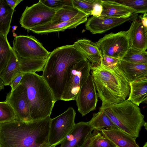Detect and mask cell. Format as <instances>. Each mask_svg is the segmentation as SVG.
<instances>
[{"mask_svg": "<svg viewBox=\"0 0 147 147\" xmlns=\"http://www.w3.org/2000/svg\"><path fill=\"white\" fill-rule=\"evenodd\" d=\"M90 70L98 96L102 102L101 107L126 100L130 92L129 83L117 65L109 68L101 63L91 67Z\"/></svg>", "mask_w": 147, "mask_h": 147, "instance_id": "cell-3", "label": "cell"}, {"mask_svg": "<svg viewBox=\"0 0 147 147\" xmlns=\"http://www.w3.org/2000/svg\"><path fill=\"white\" fill-rule=\"evenodd\" d=\"M88 137L82 147H117L100 131L94 129Z\"/></svg>", "mask_w": 147, "mask_h": 147, "instance_id": "cell-24", "label": "cell"}, {"mask_svg": "<svg viewBox=\"0 0 147 147\" xmlns=\"http://www.w3.org/2000/svg\"><path fill=\"white\" fill-rule=\"evenodd\" d=\"M121 59L106 55H102L101 63L107 67L112 68L117 65Z\"/></svg>", "mask_w": 147, "mask_h": 147, "instance_id": "cell-33", "label": "cell"}, {"mask_svg": "<svg viewBox=\"0 0 147 147\" xmlns=\"http://www.w3.org/2000/svg\"><path fill=\"white\" fill-rule=\"evenodd\" d=\"M51 118L0 123V147H45L49 144Z\"/></svg>", "mask_w": 147, "mask_h": 147, "instance_id": "cell-1", "label": "cell"}, {"mask_svg": "<svg viewBox=\"0 0 147 147\" xmlns=\"http://www.w3.org/2000/svg\"><path fill=\"white\" fill-rule=\"evenodd\" d=\"M130 47L138 50L146 51L147 49V28L141 22L133 20L127 31Z\"/></svg>", "mask_w": 147, "mask_h": 147, "instance_id": "cell-17", "label": "cell"}, {"mask_svg": "<svg viewBox=\"0 0 147 147\" xmlns=\"http://www.w3.org/2000/svg\"><path fill=\"white\" fill-rule=\"evenodd\" d=\"M15 10L11 8L5 0H0V34L7 36Z\"/></svg>", "mask_w": 147, "mask_h": 147, "instance_id": "cell-23", "label": "cell"}, {"mask_svg": "<svg viewBox=\"0 0 147 147\" xmlns=\"http://www.w3.org/2000/svg\"><path fill=\"white\" fill-rule=\"evenodd\" d=\"M103 109L113 123L120 130L136 138L145 122L140 109L130 101L106 105Z\"/></svg>", "mask_w": 147, "mask_h": 147, "instance_id": "cell-5", "label": "cell"}, {"mask_svg": "<svg viewBox=\"0 0 147 147\" xmlns=\"http://www.w3.org/2000/svg\"><path fill=\"white\" fill-rule=\"evenodd\" d=\"M48 7L56 11L61 9L64 5L73 6L72 0H40Z\"/></svg>", "mask_w": 147, "mask_h": 147, "instance_id": "cell-32", "label": "cell"}, {"mask_svg": "<svg viewBox=\"0 0 147 147\" xmlns=\"http://www.w3.org/2000/svg\"><path fill=\"white\" fill-rule=\"evenodd\" d=\"M142 147H147V142H146Z\"/></svg>", "mask_w": 147, "mask_h": 147, "instance_id": "cell-42", "label": "cell"}, {"mask_svg": "<svg viewBox=\"0 0 147 147\" xmlns=\"http://www.w3.org/2000/svg\"><path fill=\"white\" fill-rule=\"evenodd\" d=\"M116 2L134 10L135 13H144L147 11V0H115Z\"/></svg>", "mask_w": 147, "mask_h": 147, "instance_id": "cell-30", "label": "cell"}, {"mask_svg": "<svg viewBox=\"0 0 147 147\" xmlns=\"http://www.w3.org/2000/svg\"><path fill=\"white\" fill-rule=\"evenodd\" d=\"M5 1L11 8L14 10L16 7L23 0H5Z\"/></svg>", "mask_w": 147, "mask_h": 147, "instance_id": "cell-36", "label": "cell"}, {"mask_svg": "<svg viewBox=\"0 0 147 147\" xmlns=\"http://www.w3.org/2000/svg\"><path fill=\"white\" fill-rule=\"evenodd\" d=\"M88 122L94 129L99 130L104 128L119 129L102 109L99 108L97 113H94Z\"/></svg>", "mask_w": 147, "mask_h": 147, "instance_id": "cell-25", "label": "cell"}, {"mask_svg": "<svg viewBox=\"0 0 147 147\" xmlns=\"http://www.w3.org/2000/svg\"><path fill=\"white\" fill-rule=\"evenodd\" d=\"M4 86V85L3 82L0 79V91L2 90L3 89Z\"/></svg>", "mask_w": 147, "mask_h": 147, "instance_id": "cell-38", "label": "cell"}, {"mask_svg": "<svg viewBox=\"0 0 147 147\" xmlns=\"http://www.w3.org/2000/svg\"><path fill=\"white\" fill-rule=\"evenodd\" d=\"M117 65L129 83L147 77V64L135 63L121 59Z\"/></svg>", "mask_w": 147, "mask_h": 147, "instance_id": "cell-20", "label": "cell"}, {"mask_svg": "<svg viewBox=\"0 0 147 147\" xmlns=\"http://www.w3.org/2000/svg\"><path fill=\"white\" fill-rule=\"evenodd\" d=\"M91 67V63L86 59L74 63L70 66L61 100H76L81 86L90 74Z\"/></svg>", "mask_w": 147, "mask_h": 147, "instance_id": "cell-7", "label": "cell"}, {"mask_svg": "<svg viewBox=\"0 0 147 147\" xmlns=\"http://www.w3.org/2000/svg\"><path fill=\"white\" fill-rule=\"evenodd\" d=\"M101 3V0H98L97 2L95 4L94 7L91 15L97 17L100 16L102 11Z\"/></svg>", "mask_w": 147, "mask_h": 147, "instance_id": "cell-35", "label": "cell"}, {"mask_svg": "<svg viewBox=\"0 0 147 147\" xmlns=\"http://www.w3.org/2000/svg\"><path fill=\"white\" fill-rule=\"evenodd\" d=\"M130 92L127 99L139 106L147 98V77L129 83Z\"/></svg>", "mask_w": 147, "mask_h": 147, "instance_id": "cell-22", "label": "cell"}, {"mask_svg": "<svg viewBox=\"0 0 147 147\" xmlns=\"http://www.w3.org/2000/svg\"><path fill=\"white\" fill-rule=\"evenodd\" d=\"M94 129L88 122L75 123L61 142L60 147H82L88 137Z\"/></svg>", "mask_w": 147, "mask_h": 147, "instance_id": "cell-15", "label": "cell"}, {"mask_svg": "<svg viewBox=\"0 0 147 147\" xmlns=\"http://www.w3.org/2000/svg\"><path fill=\"white\" fill-rule=\"evenodd\" d=\"M14 51L20 57L28 59H47L50 54L34 36L20 35L13 41Z\"/></svg>", "mask_w": 147, "mask_h": 147, "instance_id": "cell-9", "label": "cell"}, {"mask_svg": "<svg viewBox=\"0 0 147 147\" xmlns=\"http://www.w3.org/2000/svg\"><path fill=\"white\" fill-rule=\"evenodd\" d=\"M76 115L74 109L70 107L63 113L51 119L49 138L50 145L55 146L60 144L74 127Z\"/></svg>", "mask_w": 147, "mask_h": 147, "instance_id": "cell-10", "label": "cell"}, {"mask_svg": "<svg viewBox=\"0 0 147 147\" xmlns=\"http://www.w3.org/2000/svg\"><path fill=\"white\" fill-rule=\"evenodd\" d=\"M25 74L22 72H19L17 74L9 85L11 87V92L13 91L18 85Z\"/></svg>", "mask_w": 147, "mask_h": 147, "instance_id": "cell-34", "label": "cell"}, {"mask_svg": "<svg viewBox=\"0 0 147 147\" xmlns=\"http://www.w3.org/2000/svg\"><path fill=\"white\" fill-rule=\"evenodd\" d=\"M46 61L45 59L22 58L17 55L12 47L10 58L0 74V79L4 86L9 85L18 72L26 74L42 71Z\"/></svg>", "mask_w": 147, "mask_h": 147, "instance_id": "cell-6", "label": "cell"}, {"mask_svg": "<svg viewBox=\"0 0 147 147\" xmlns=\"http://www.w3.org/2000/svg\"><path fill=\"white\" fill-rule=\"evenodd\" d=\"M100 131L117 147H140L136 138L120 129L104 128Z\"/></svg>", "mask_w": 147, "mask_h": 147, "instance_id": "cell-19", "label": "cell"}, {"mask_svg": "<svg viewBox=\"0 0 147 147\" xmlns=\"http://www.w3.org/2000/svg\"><path fill=\"white\" fill-rule=\"evenodd\" d=\"M141 22L145 28H147V13H144L143 15L139 16Z\"/></svg>", "mask_w": 147, "mask_h": 147, "instance_id": "cell-37", "label": "cell"}, {"mask_svg": "<svg viewBox=\"0 0 147 147\" xmlns=\"http://www.w3.org/2000/svg\"><path fill=\"white\" fill-rule=\"evenodd\" d=\"M56 11L39 0L37 3L26 7L19 22L22 27L29 30L32 28L50 22Z\"/></svg>", "mask_w": 147, "mask_h": 147, "instance_id": "cell-11", "label": "cell"}, {"mask_svg": "<svg viewBox=\"0 0 147 147\" xmlns=\"http://www.w3.org/2000/svg\"><path fill=\"white\" fill-rule=\"evenodd\" d=\"M101 3L102 11L100 16L102 17H121L135 13L136 11L132 8L114 0H101Z\"/></svg>", "mask_w": 147, "mask_h": 147, "instance_id": "cell-21", "label": "cell"}, {"mask_svg": "<svg viewBox=\"0 0 147 147\" xmlns=\"http://www.w3.org/2000/svg\"><path fill=\"white\" fill-rule=\"evenodd\" d=\"M96 91L93 77L90 74L81 86L75 100L78 111L82 116L95 109L98 100Z\"/></svg>", "mask_w": 147, "mask_h": 147, "instance_id": "cell-13", "label": "cell"}, {"mask_svg": "<svg viewBox=\"0 0 147 147\" xmlns=\"http://www.w3.org/2000/svg\"><path fill=\"white\" fill-rule=\"evenodd\" d=\"M16 119L15 112L10 104L5 101L0 102V123Z\"/></svg>", "mask_w": 147, "mask_h": 147, "instance_id": "cell-29", "label": "cell"}, {"mask_svg": "<svg viewBox=\"0 0 147 147\" xmlns=\"http://www.w3.org/2000/svg\"><path fill=\"white\" fill-rule=\"evenodd\" d=\"M18 26H13L12 27V28H13V32L15 31L16 30V28H17Z\"/></svg>", "mask_w": 147, "mask_h": 147, "instance_id": "cell-39", "label": "cell"}, {"mask_svg": "<svg viewBox=\"0 0 147 147\" xmlns=\"http://www.w3.org/2000/svg\"><path fill=\"white\" fill-rule=\"evenodd\" d=\"M95 43L102 55L121 59L130 47L127 31L106 34Z\"/></svg>", "mask_w": 147, "mask_h": 147, "instance_id": "cell-8", "label": "cell"}, {"mask_svg": "<svg viewBox=\"0 0 147 147\" xmlns=\"http://www.w3.org/2000/svg\"><path fill=\"white\" fill-rule=\"evenodd\" d=\"M5 101L8 103L15 113L16 120L24 122L32 121L30 115V104L25 88L19 83L15 90L9 92Z\"/></svg>", "mask_w": 147, "mask_h": 147, "instance_id": "cell-12", "label": "cell"}, {"mask_svg": "<svg viewBox=\"0 0 147 147\" xmlns=\"http://www.w3.org/2000/svg\"><path fill=\"white\" fill-rule=\"evenodd\" d=\"M20 83L26 89L30 102L32 120L50 116L56 101L42 76L35 73H26Z\"/></svg>", "mask_w": 147, "mask_h": 147, "instance_id": "cell-4", "label": "cell"}, {"mask_svg": "<svg viewBox=\"0 0 147 147\" xmlns=\"http://www.w3.org/2000/svg\"><path fill=\"white\" fill-rule=\"evenodd\" d=\"M12 49L7 36L0 34V74L6 67L10 59Z\"/></svg>", "mask_w": 147, "mask_h": 147, "instance_id": "cell-27", "label": "cell"}, {"mask_svg": "<svg viewBox=\"0 0 147 147\" xmlns=\"http://www.w3.org/2000/svg\"><path fill=\"white\" fill-rule=\"evenodd\" d=\"M144 126V127L145 129L147 130V122H145Z\"/></svg>", "mask_w": 147, "mask_h": 147, "instance_id": "cell-40", "label": "cell"}, {"mask_svg": "<svg viewBox=\"0 0 147 147\" xmlns=\"http://www.w3.org/2000/svg\"><path fill=\"white\" fill-rule=\"evenodd\" d=\"M121 59L135 63L147 64V52L130 47Z\"/></svg>", "mask_w": 147, "mask_h": 147, "instance_id": "cell-28", "label": "cell"}, {"mask_svg": "<svg viewBox=\"0 0 147 147\" xmlns=\"http://www.w3.org/2000/svg\"><path fill=\"white\" fill-rule=\"evenodd\" d=\"M85 59L74 44L57 47L50 52L42 76L56 102L61 100L70 66Z\"/></svg>", "mask_w": 147, "mask_h": 147, "instance_id": "cell-2", "label": "cell"}, {"mask_svg": "<svg viewBox=\"0 0 147 147\" xmlns=\"http://www.w3.org/2000/svg\"><path fill=\"white\" fill-rule=\"evenodd\" d=\"M138 16V14L136 13L119 18L92 16L87 20L85 24L86 29L92 34H101L126 22L133 21Z\"/></svg>", "mask_w": 147, "mask_h": 147, "instance_id": "cell-14", "label": "cell"}, {"mask_svg": "<svg viewBox=\"0 0 147 147\" xmlns=\"http://www.w3.org/2000/svg\"><path fill=\"white\" fill-rule=\"evenodd\" d=\"M98 0H72L73 6L89 16L91 15Z\"/></svg>", "mask_w": 147, "mask_h": 147, "instance_id": "cell-31", "label": "cell"}, {"mask_svg": "<svg viewBox=\"0 0 147 147\" xmlns=\"http://www.w3.org/2000/svg\"><path fill=\"white\" fill-rule=\"evenodd\" d=\"M74 44L91 63L92 67L96 66L100 64L102 55L95 43L83 39L78 40Z\"/></svg>", "mask_w": 147, "mask_h": 147, "instance_id": "cell-18", "label": "cell"}, {"mask_svg": "<svg viewBox=\"0 0 147 147\" xmlns=\"http://www.w3.org/2000/svg\"><path fill=\"white\" fill-rule=\"evenodd\" d=\"M89 16L81 12L71 20L57 24L49 22L29 30L34 33L42 34L54 32L64 31L67 29L76 28L79 25L86 22Z\"/></svg>", "mask_w": 147, "mask_h": 147, "instance_id": "cell-16", "label": "cell"}, {"mask_svg": "<svg viewBox=\"0 0 147 147\" xmlns=\"http://www.w3.org/2000/svg\"><path fill=\"white\" fill-rule=\"evenodd\" d=\"M45 147H55V146H51L49 144Z\"/></svg>", "mask_w": 147, "mask_h": 147, "instance_id": "cell-41", "label": "cell"}, {"mask_svg": "<svg viewBox=\"0 0 147 147\" xmlns=\"http://www.w3.org/2000/svg\"><path fill=\"white\" fill-rule=\"evenodd\" d=\"M81 12L73 6L64 5L61 9L56 11L50 23L57 24L68 21Z\"/></svg>", "mask_w": 147, "mask_h": 147, "instance_id": "cell-26", "label": "cell"}]
</instances>
